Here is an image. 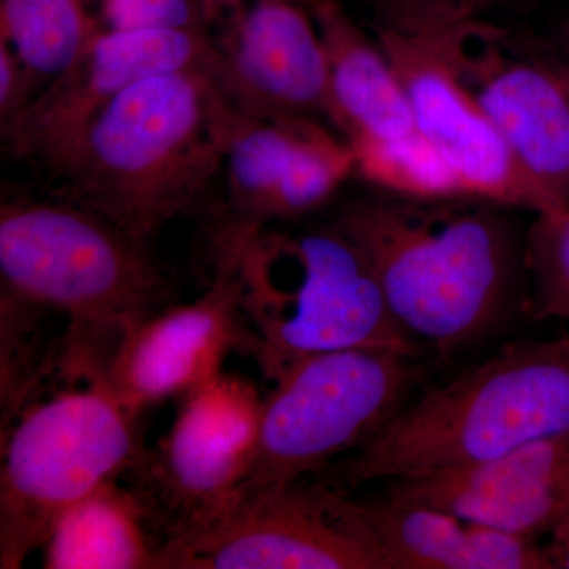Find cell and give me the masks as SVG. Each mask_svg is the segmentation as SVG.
<instances>
[{"mask_svg":"<svg viewBox=\"0 0 569 569\" xmlns=\"http://www.w3.org/2000/svg\"><path fill=\"white\" fill-rule=\"evenodd\" d=\"M507 209L389 194L351 201L336 223L366 254L403 332L452 356L496 335L526 301V233Z\"/></svg>","mask_w":569,"mask_h":569,"instance_id":"1","label":"cell"},{"mask_svg":"<svg viewBox=\"0 0 569 569\" xmlns=\"http://www.w3.org/2000/svg\"><path fill=\"white\" fill-rule=\"evenodd\" d=\"M236 111L209 66L144 78L44 168L48 192L148 242L222 173Z\"/></svg>","mask_w":569,"mask_h":569,"instance_id":"2","label":"cell"},{"mask_svg":"<svg viewBox=\"0 0 569 569\" xmlns=\"http://www.w3.org/2000/svg\"><path fill=\"white\" fill-rule=\"evenodd\" d=\"M569 433V336L511 343L408 400L366 445L323 471L358 486L479 466Z\"/></svg>","mask_w":569,"mask_h":569,"instance_id":"3","label":"cell"},{"mask_svg":"<svg viewBox=\"0 0 569 569\" xmlns=\"http://www.w3.org/2000/svg\"><path fill=\"white\" fill-rule=\"evenodd\" d=\"M216 257L233 268L253 356L269 380L328 351L387 348L421 355L392 317L366 254L336 222L293 233L264 228L217 238Z\"/></svg>","mask_w":569,"mask_h":569,"instance_id":"4","label":"cell"},{"mask_svg":"<svg viewBox=\"0 0 569 569\" xmlns=\"http://www.w3.org/2000/svg\"><path fill=\"white\" fill-rule=\"evenodd\" d=\"M0 276L2 293L69 318L74 343L121 339L171 295L148 242L51 192L0 204Z\"/></svg>","mask_w":569,"mask_h":569,"instance_id":"5","label":"cell"},{"mask_svg":"<svg viewBox=\"0 0 569 569\" xmlns=\"http://www.w3.org/2000/svg\"><path fill=\"white\" fill-rule=\"evenodd\" d=\"M134 418L99 378L21 415L3 440L0 568L22 567L67 509L140 466Z\"/></svg>","mask_w":569,"mask_h":569,"instance_id":"6","label":"cell"},{"mask_svg":"<svg viewBox=\"0 0 569 569\" xmlns=\"http://www.w3.org/2000/svg\"><path fill=\"white\" fill-rule=\"evenodd\" d=\"M415 356L350 348L307 356L274 380L244 481L230 500L323 473L377 436L417 385Z\"/></svg>","mask_w":569,"mask_h":569,"instance_id":"7","label":"cell"},{"mask_svg":"<svg viewBox=\"0 0 569 569\" xmlns=\"http://www.w3.org/2000/svg\"><path fill=\"white\" fill-rule=\"evenodd\" d=\"M378 18L425 33L451 63L520 167L569 206V91L552 62L523 54L508 33L430 0H385Z\"/></svg>","mask_w":569,"mask_h":569,"instance_id":"8","label":"cell"},{"mask_svg":"<svg viewBox=\"0 0 569 569\" xmlns=\"http://www.w3.org/2000/svg\"><path fill=\"white\" fill-rule=\"evenodd\" d=\"M339 486H277L167 539L157 569H378L339 511Z\"/></svg>","mask_w":569,"mask_h":569,"instance_id":"9","label":"cell"},{"mask_svg":"<svg viewBox=\"0 0 569 569\" xmlns=\"http://www.w3.org/2000/svg\"><path fill=\"white\" fill-rule=\"evenodd\" d=\"M263 403L252 381L224 372L183 395L167 436L134 468L164 541L211 518L244 481Z\"/></svg>","mask_w":569,"mask_h":569,"instance_id":"10","label":"cell"},{"mask_svg":"<svg viewBox=\"0 0 569 569\" xmlns=\"http://www.w3.org/2000/svg\"><path fill=\"white\" fill-rule=\"evenodd\" d=\"M372 32L406 91L419 134L443 157L466 198L533 213L560 208L523 171L466 82L425 33L381 18H373Z\"/></svg>","mask_w":569,"mask_h":569,"instance_id":"11","label":"cell"},{"mask_svg":"<svg viewBox=\"0 0 569 569\" xmlns=\"http://www.w3.org/2000/svg\"><path fill=\"white\" fill-rule=\"evenodd\" d=\"M211 287L187 305L168 307L130 328L91 378L138 415L183 396L222 372L234 350L253 355L233 268L217 258Z\"/></svg>","mask_w":569,"mask_h":569,"instance_id":"12","label":"cell"},{"mask_svg":"<svg viewBox=\"0 0 569 569\" xmlns=\"http://www.w3.org/2000/svg\"><path fill=\"white\" fill-rule=\"evenodd\" d=\"M211 59L209 33L103 28L69 69L2 127L3 141L17 159L44 170L134 82L209 66Z\"/></svg>","mask_w":569,"mask_h":569,"instance_id":"13","label":"cell"},{"mask_svg":"<svg viewBox=\"0 0 569 569\" xmlns=\"http://www.w3.org/2000/svg\"><path fill=\"white\" fill-rule=\"evenodd\" d=\"M209 39V67L238 107L328 121V56L309 7L250 0L213 22Z\"/></svg>","mask_w":569,"mask_h":569,"instance_id":"14","label":"cell"},{"mask_svg":"<svg viewBox=\"0 0 569 569\" xmlns=\"http://www.w3.org/2000/svg\"><path fill=\"white\" fill-rule=\"evenodd\" d=\"M391 496L481 526L550 538L569 519V433L542 438L479 466L389 482Z\"/></svg>","mask_w":569,"mask_h":569,"instance_id":"15","label":"cell"},{"mask_svg":"<svg viewBox=\"0 0 569 569\" xmlns=\"http://www.w3.org/2000/svg\"><path fill=\"white\" fill-rule=\"evenodd\" d=\"M339 509L378 569H545V545L388 493L359 500L339 490Z\"/></svg>","mask_w":569,"mask_h":569,"instance_id":"16","label":"cell"},{"mask_svg":"<svg viewBox=\"0 0 569 569\" xmlns=\"http://www.w3.org/2000/svg\"><path fill=\"white\" fill-rule=\"evenodd\" d=\"M329 63L328 121L348 144L421 137L410 103L380 44L339 0L309 7Z\"/></svg>","mask_w":569,"mask_h":569,"instance_id":"17","label":"cell"},{"mask_svg":"<svg viewBox=\"0 0 569 569\" xmlns=\"http://www.w3.org/2000/svg\"><path fill=\"white\" fill-rule=\"evenodd\" d=\"M151 508L140 492L104 482L67 509L43 549L47 569H157L162 542L149 533Z\"/></svg>","mask_w":569,"mask_h":569,"instance_id":"18","label":"cell"},{"mask_svg":"<svg viewBox=\"0 0 569 569\" xmlns=\"http://www.w3.org/2000/svg\"><path fill=\"white\" fill-rule=\"evenodd\" d=\"M222 173L227 186L223 238H241L268 228V208L296 153L321 126L317 119L244 110L238 107Z\"/></svg>","mask_w":569,"mask_h":569,"instance_id":"19","label":"cell"},{"mask_svg":"<svg viewBox=\"0 0 569 569\" xmlns=\"http://www.w3.org/2000/svg\"><path fill=\"white\" fill-rule=\"evenodd\" d=\"M91 2L0 0V40L24 67L36 96L69 69L102 31V21L89 9Z\"/></svg>","mask_w":569,"mask_h":569,"instance_id":"20","label":"cell"},{"mask_svg":"<svg viewBox=\"0 0 569 569\" xmlns=\"http://www.w3.org/2000/svg\"><path fill=\"white\" fill-rule=\"evenodd\" d=\"M350 148L356 159L355 174L378 190L413 200L466 198L443 157L422 137L358 142Z\"/></svg>","mask_w":569,"mask_h":569,"instance_id":"21","label":"cell"},{"mask_svg":"<svg viewBox=\"0 0 569 569\" xmlns=\"http://www.w3.org/2000/svg\"><path fill=\"white\" fill-rule=\"evenodd\" d=\"M356 171L353 149L337 140L323 126L310 134L296 153L290 170L277 187L268 208V227L321 208Z\"/></svg>","mask_w":569,"mask_h":569,"instance_id":"22","label":"cell"},{"mask_svg":"<svg viewBox=\"0 0 569 569\" xmlns=\"http://www.w3.org/2000/svg\"><path fill=\"white\" fill-rule=\"evenodd\" d=\"M527 309L569 321V206L535 213L526 231Z\"/></svg>","mask_w":569,"mask_h":569,"instance_id":"23","label":"cell"},{"mask_svg":"<svg viewBox=\"0 0 569 569\" xmlns=\"http://www.w3.org/2000/svg\"><path fill=\"white\" fill-rule=\"evenodd\" d=\"M103 28L118 31L209 33L212 18L204 0H97Z\"/></svg>","mask_w":569,"mask_h":569,"instance_id":"24","label":"cell"},{"mask_svg":"<svg viewBox=\"0 0 569 569\" xmlns=\"http://www.w3.org/2000/svg\"><path fill=\"white\" fill-rule=\"evenodd\" d=\"M36 96L24 67L6 41L0 40V121L9 123Z\"/></svg>","mask_w":569,"mask_h":569,"instance_id":"25","label":"cell"},{"mask_svg":"<svg viewBox=\"0 0 569 569\" xmlns=\"http://www.w3.org/2000/svg\"><path fill=\"white\" fill-rule=\"evenodd\" d=\"M432 2L466 17H482L486 11L512 6L520 0H432Z\"/></svg>","mask_w":569,"mask_h":569,"instance_id":"26","label":"cell"},{"mask_svg":"<svg viewBox=\"0 0 569 569\" xmlns=\"http://www.w3.org/2000/svg\"><path fill=\"white\" fill-rule=\"evenodd\" d=\"M550 568L569 569V519L545 545Z\"/></svg>","mask_w":569,"mask_h":569,"instance_id":"27","label":"cell"},{"mask_svg":"<svg viewBox=\"0 0 569 569\" xmlns=\"http://www.w3.org/2000/svg\"><path fill=\"white\" fill-rule=\"evenodd\" d=\"M250 2V0H204L206 7H208L209 14L212 18L213 22L222 18L224 13L228 11L238 9V7L244 6V3ZM293 2L302 3V6L310 7L316 0H293Z\"/></svg>","mask_w":569,"mask_h":569,"instance_id":"28","label":"cell"},{"mask_svg":"<svg viewBox=\"0 0 569 569\" xmlns=\"http://www.w3.org/2000/svg\"><path fill=\"white\" fill-rule=\"evenodd\" d=\"M553 69H556L557 74H559L560 80L563 81V84L567 86L569 91V63L563 62H552Z\"/></svg>","mask_w":569,"mask_h":569,"instance_id":"29","label":"cell"},{"mask_svg":"<svg viewBox=\"0 0 569 569\" xmlns=\"http://www.w3.org/2000/svg\"><path fill=\"white\" fill-rule=\"evenodd\" d=\"M563 47H565V50H567L568 54H569V24L567 26V29H565V32H563Z\"/></svg>","mask_w":569,"mask_h":569,"instance_id":"30","label":"cell"}]
</instances>
